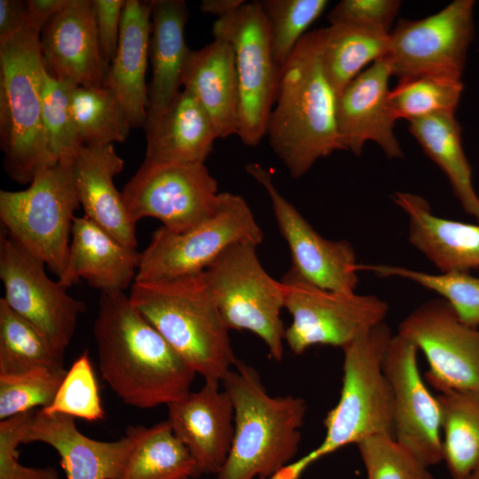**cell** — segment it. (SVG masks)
<instances>
[{"label": "cell", "instance_id": "26", "mask_svg": "<svg viewBox=\"0 0 479 479\" xmlns=\"http://www.w3.org/2000/svg\"><path fill=\"white\" fill-rule=\"evenodd\" d=\"M182 89L190 92L210 118L218 138L237 135L239 82L232 45L221 38L186 59Z\"/></svg>", "mask_w": 479, "mask_h": 479}, {"label": "cell", "instance_id": "32", "mask_svg": "<svg viewBox=\"0 0 479 479\" xmlns=\"http://www.w3.org/2000/svg\"><path fill=\"white\" fill-rule=\"evenodd\" d=\"M200 475L187 448L169 423L137 425V438L118 479H187Z\"/></svg>", "mask_w": 479, "mask_h": 479}, {"label": "cell", "instance_id": "18", "mask_svg": "<svg viewBox=\"0 0 479 479\" xmlns=\"http://www.w3.org/2000/svg\"><path fill=\"white\" fill-rule=\"evenodd\" d=\"M392 70L387 57L354 78L337 96V126L345 150L360 156L367 141L376 143L389 159L403 158L394 133L397 121L389 102Z\"/></svg>", "mask_w": 479, "mask_h": 479}, {"label": "cell", "instance_id": "20", "mask_svg": "<svg viewBox=\"0 0 479 479\" xmlns=\"http://www.w3.org/2000/svg\"><path fill=\"white\" fill-rule=\"evenodd\" d=\"M47 70L76 86H106L109 65L98 36L92 0H70L40 35Z\"/></svg>", "mask_w": 479, "mask_h": 479}, {"label": "cell", "instance_id": "11", "mask_svg": "<svg viewBox=\"0 0 479 479\" xmlns=\"http://www.w3.org/2000/svg\"><path fill=\"white\" fill-rule=\"evenodd\" d=\"M281 281L286 289L285 309L292 316L285 342L295 355L315 345L343 349L384 322L389 311L388 303L376 295L323 289L291 271Z\"/></svg>", "mask_w": 479, "mask_h": 479}, {"label": "cell", "instance_id": "47", "mask_svg": "<svg viewBox=\"0 0 479 479\" xmlns=\"http://www.w3.org/2000/svg\"><path fill=\"white\" fill-rule=\"evenodd\" d=\"M316 461L310 452L304 456L285 464L267 479H300L305 470Z\"/></svg>", "mask_w": 479, "mask_h": 479}, {"label": "cell", "instance_id": "3", "mask_svg": "<svg viewBox=\"0 0 479 479\" xmlns=\"http://www.w3.org/2000/svg\"><path fill=\"white\" fill-rule=\"evenodd\" d=\"M221 383L232 402L234 434L216 479H267L294 459L306 402L293 395H270L255 369L240 360Z\"/></svg>", "mask_w": 479, "mask_h": 479}, {"label": "cell", "instance_id": "38", "mask_svg": "<svg viewBox=\"0 0 479 479\" xmlns=\"http://www.w3.org/2000/svg\"><path fill=\"white\" fill-rule=\"evenodd\" d=\"M270 35L274 61L281 72L309 27L325 12L326 0L260 1Z\"/></svg>", "mask_w": 479, "mask_h": 479}, {"label": "cell", "instance_id": "30", "mask_svg": "<svg viewBox=\"0 0 479 479\" xmlns=\"http://www.w3.org/2000/svg\"><path fill=\"white\" fill-rule=\"evenodd\" d=\"M389 50V33L380 29L349 24L323 28L322 65L337 96L367 65L387 57Z\"/></svg>", "mask_w": 479, "mask_h": 479}, {"label": "cell", "instance_id": "46", "mask_svg": "<svg viewBox=\"0 0 479 479\" xmlns=\"http://www.w3.org/2000/svg\"><path fill=\"white\" fill-rule=\"evenodd\" d=\"M70 0H27L26 25L41 35V33L57 13L67 5Z\"/></svg>", "mask_w": 479, "mask_h": 479}, {"label": "cell", "instance_id": "48", "mask_svg": "<svg viewBox=\"0 0 479 479\" xmlns=\"http://www.w3.org/2000/svg\"><path fill=\"white\" fill-rule=\"evenodd\" d=\"M246 2L244 0H203L200 4V11L216 15L219 19L233 13Z\"/></svg>", "mask_w": 479, "mask_h": 479}, {"label": "cell", "instance_id": "7", "mask_svg": "<svg viewBox=\"0 0 479 479\" xmlns=\"http://www.w3.org/2000/svg\"><path fill=\"white\" fill-rule=\"evenodd\" d=\"M80 200L69 166L40 170L22 191H0L3 229L41 260L66 287L78 280L70 268L75 212Z\"/></svg>", "mask_w": 479, "mask_h": 479}, {"label": "cell", "instance_id": "49", "mask_svg": "<svg viewBox=\"0 0 479 479\" xmlns=\"http://www.w3.org/2000/svg\"><path fill=\"white\" fill-rule=\"evenodd\" d=\"M468 479H479V467H477L468 477Z\"/></svg>", "mask_w": 479, "mask_h": 479}, {"label": "cell", "instance_id": "10", "mask_svg": "<svg viewBox=\"0 0 479 479\" xmlns=\"http://www.w3.org/2000/svg\"><path fill=\"white\" fill-rule=\"evenodd\" d=\"M214 38L232 47L239 82L237 136L247 146H257L266 136L280 79L271 48L268 25L260 1L246 2L233 13L217 19Z\"/></svg>", "mask_w": 479, "mask_h": 479}, {"label": "cell", "instance_id": "9", "mask_svg": "<svg viewBox=\"0 0 479 479\" xmlns=\"http://www.w3.org/2000/svg\"><path fill=\"white\" fill-rule=\"evenodd\" d=\"M263 231L246 200L220 192L216 211L183 232L161 226L141 253L135 282L175 279L203 272L226 249L243 242L259 246Z\"/></svg>", "mask_w": 479, "mask_h": 479}, {"label": "cell", "instance_id": "40", "mask_svg": "<svg viewBox=\"0 0 479 479\" xmlns=\"http://www.w3.org/2000/svg\"><path fill=\"white\" fill-rule=\"evenodd\" d=\"M67 370L38 367L12 374H0V420L50 405Z\"/></svg>", "mask_w": 479, "mask_h": 479}, {"label": "cell", "instance_id": "21", "mask_svg": "<svg viewBox=\"0 0 479 479\" xmlns=\"http://www.w3.org/2000/svg\"><path fill=\"white\" fill-rule=\"evenodd\" d=\"M167 407V421L200 475H216L228 458L234 434V410L228 393L219 382L204 381L198 391Z\"/></svg>", "mask_w": 479, "mask_h": 479}, {"label": "cell", "instance_id": "45", "mask_svg": "<svg viewBox=\"0 0 479 479\" xmlns=\"http://www.w3.org/2000/svg\"><path fill=\"white\" fill-rule=\"evenodd\" d=\"M27 22V4L20 0H0V42L20 32Z\"/></svg>", "mask_w": 479, "mask_h": 479}, {"label": "cell", "instance_id": "28", "mask_svg": "<svg viewBox=\"0 0 479 479\" xmlns=\"http://www.w3.org/2000/svg\"><path fill=\"white\" fill-rule=\"evenodd\" d=\"M217 135L206 111L181 90L160 121L145 131V157L151 162L205 163Z\"/></svg>", "mask_w": 479, "mask_h": 479}, {"label": "cell", "instance_id": "15", "mask_svg": "<svg viewBox=\"0 0 479 479\" xmlns=\"http://www.w3.org/2000/svg\"><path fill=\"white\" fill-rule=\"evenodd\" d=\"M399 335L415 344L435 389L479 393V327L467 326L443 298L422 302L400 323Z\"/></svg>", "mask_w": 479, "mask_h": 479}, {"label": "cell", "instance_id": "24", "mask_svg": "<svg viewBox=\"0 0 479 479\" xmlns=\"http://www.w3.org/2000/svg\"><path fill=\"white\" fill-rule=\"evenodd\" d=\"M153 1L126 0L119 44L109 66L106 86L122 105L131 128L146 122L148 88L145 83L150 51Z\"/></svg>", "mask_w": 479, "mask_h": 479}, {"label": "cell", "instance_id": "23", "mask_svg": "<svg viewBox=\"0 0 479 479\" xmlns=\"http://www.w3.org/2000/svg\"><path fill=\"white\" fill-rule=\"evenodd\" d=\"M392 198L408 216L409 242L440 272L479 270V222L437 216L428 201L415 193L397 192Z\"/></svg>", "mask_w": 479, "mask_h": 479}, {"label": "cell", "instance_id": "44", "mask_svg": "<svg viewBox=\"0 0 479 479\" xmlns=\"http://www.w3.org/2000/svg\"><path fill=\"white\" fill-rule=\"evenodd\" d=\"M92 3L101 52L110 66L119 44L122 15L126 0H92Z\"/></svg>", "mask_w": 479, "mask_h": 479}, {"label": "cell", "instance_id": "8", "mask_svg": "<svg viewBox=\"0 0 479 479\" xmlns=\"http://www.w3.org/2000/svg\"><path fill=\"white\" fill-rule=\"evenodd\" d=\"M256 247L249 242L232 245L202 274L227 328L255 334L279 362L284 356L281 310L286 289L264 270Z\"/></svg>", "mask_w": 479, "mask_h": 479}, {"label": "cell", "instance_id": "41", "mask_svg": "<svg viewBox=\"0 0 479 479\" xmlns=\"http://www.w3.org/2000/svg\"><path fill=\"white\" fill-rule=\"evenodd\" d=\"M357 446L367 479H434L428 467L390 436H373Z\"/></svg>", "mask_w": 479, "mask_h": 479}, {"label": "cell", "instance_id": "6", "mask_svg": "<svg viewBox=\"0 0 479 479\" xmlns=\"http://www.w3.org/2000/svg\"><path fill=\"white\" fill-rule=\"evenodd\" d=\"M392 337L381 322L342 349L340 398L325 418L323 441L310 451L316 460L373 436L394 437V397L383 371Z\"/></svg>", "mask_w": 479, "mask_h": 479}, {"label": "cell", "instance_id": "27", "mask_svg": "<svg viewBox=\"0 0 479 479\" xmlns=\"http://www.w3.org/2000/svg\"><path fill=\"white\" fill-rule=\"evenodd\" d=\"M140 255L86 216L75 217L69 261L78 281L84 279L100 293H124L135 282Z\"/></svg>", "mask_w": 479, "mask_h": 479}, {"label": "cell", "instance_id": "33", "mask_svg": "<svg viewBox=\"0 0 479 479\" xmlns=\"http://www.w3.org/2000/svg\"><path fill=\"white\" fill-rule=\"evenodd\" d=\"M71 111L83 145L124 142L131 129L129 119L106 86H75Z\"/></svg>", "mask_w": 479, "mask_h": 479}, {"label": "cell", "instance_id": "31", "mask_svg": "<svg viewBox=\"0 0 479 479\" xmlns=\"http://www.w3.org/2000/svg\"><path fill=\"white\" fill-rule=\"evenodd\" d=\"M444 460L452 479H468L479 467V393L442 389Z\"/></svg>", "mask_w": 479, "mask_h": 479}, {"label": "cell", "instance_id": "43", "mask_svg": "<svg viewBox=\"0 0 479 479\" xmlns=\"http://www.w3.org/2000/svg\"><path fill=\"white\" fill-rule=\"evenodd\" d=\"M401 4L398 0H342L329 12L327 20L330 25L349 24L390 33Z\"/></svg>", "mask_w": 479, "mask_h": 479}, {"label": "cell", "instance_id": "2", "mask_svg": "<svg viewBox=\"0 0 479 479\" xmlns=\"http://www.w3.org/2000/svg\"><path fill=\"white\" fill-rule=\"evenodd\" d=\"M323 28L308 32L281 69L266 136L290 176H304L317 161L345 150L337 126V93L321 59Z\"/></svg>", "mask_w": 479, "mask_h": 479}, {"label": "cell", "instance_id": "5", "mask_svg": "<svg viewBox=\"0 0 479 479\" xmlns=\"http://www.w3.org/2000/svg\"><path fill=\"white\" fill-rule=\"evenodd\" d=\"M46 72L40 35L25 27L0 42V140L4 167L20 185L30 184L43 169L56 164L42 121Z\"/></svg>", "mask_w": 479, "mask_h": 479}, {"label": "cell", "instance_id": "16", "mask_svg": "<svg viewBox=\"0 0 479 479\" xmlns=\"http://www.w3.org/2000/svg\"><path fill=\"white\" fill-rule=\"evenodd\" d=\"M246 171L267 192L279 232L289 248V271L318 287L355 293L359 263L352 245L346 240L323 238L278 190L272 173L259 163L247 164Z\"/></svg>", "mask_w": 479, "mask_h": 479}, {"label": "cell", "instance_id": "17", "mask_svg": "<svg viewBox=\"0 0 479 479\" xmlns=\"http://www.w3.org/2000/svg\"><path fill=\"white\" fill-rule=\"evenodd\" d=\"M418 349L397 334L387 349L383 371L394 397V437L424 466L444 460L441 413L417 363Z\"/></svg>", "mask_w": 479, "mask_h": 479}, {"label": "cell", "instance_id": "25", "mask_svg": "<svg viewBox=\"0 0 479 479\" xmlns=\"http://www.w3.org/2000/svg\"><path fill=\"white\" fill-rule=\"evenodd\" d=\"M188 8L184 0H153L150 60L152 79L145 132L161 118L181 91L184 67L191 50L185 38Z\"/></svg>", "mask_w": 479, "mask_h": 479}, {"label": "cell", "instance_id": "50", "mask_svg": "<svg viewBox=\"0 0 479 479\" xmlns=\"http://www.w3.org/2000/svg\"><path fill=\"white\" fill-rule=\"evenodd\" d=\"M187 479H192V478H187Z\"/></svg>", "mask_w": 479, "mask_h": 479}, {"label": "cell", "instance_id": "4", "mask_svg": "<svg viewBox=\"0 0 479 479\" xmlns=\"http://www.w3.org/2000/svg\"><path fill=\"white\" fill-rule=\"evenodd\" d=\"M129 298L179 357L204 381L221 383L237 362L203 274L134 282Z\"/></svg>", "mask_w": 479, "mask_h": 479}, {"label": "cell", "instance_id": "37", "mask_svg": "<svg viewBox=\"0 0 479 479\" xmlns=\"http://www.w3.org/2000/svg\"><path fill=\"white\" fill-rule=\"evenodd\" d=\"M75 86L55 77L46 68L42 91L44 135L53 162L67 166L83 146L71 111V93Z\"/></svg>", "mask_w": 479, "mask_h": 479}, {"label": "cell", "instance_id": "35", "mask_svg": "<svg viewBox=\"0 0 479 479\" xmlns=\"http://www.w3.org/2000/svg\"><path fill=\"white\" fill-rule=\"evenodd\" d=\"M463 91L461 79L438 75L400 78L390 90L389 102L397 119L408 122L431 115L455 114Z\"/></svg>", "mask_w": 479, "mask_h": 479}, {"label": "cell", "instance_id": "14", "mask_svg": "<svg viewBox=\"0 0 479 479\" xmlns=\"http://www.w3.org/2000/svg\"><path fill=\"white\" fill-rule=\"evenodd\" d=\"M475 1L455 0L435 14L400 20L390 31L387 56L399 79L438 75L461 79L475 36Z\"/></svg>", "mask_w": 479, "mask_h": 479}, {"label": "cell", "instance_id": "22", "mask_svg": "<svg viewBox=\"0 0 479 479\" xmlns=\"http://www.w3.org/2000/svg\"><path fill=\"white\" fill-rule=\"evenodd\" d=\"M124 161L113 144L83 145L69 165L84 216L122 245L136 248V224L130 219L114 177Z\"/></svg>", "mask_w": 479, "mask_h": 479}, {"label": "cell", "instance_id": "36", "mask_svg": "<svg viewBox=\"0 0 479 479\" xmlns=\"http://www.w3.org/2000/svg\"><path fill=\"white\" fill-rule=\"evenodd\" d=\"M381 278L398 277L434 291L446 301L461 322L479 327V278L467 271L428 273L402 266L359 264Z\"/></svg>", "mask_w": 479, "mask_h": 479}, {"label": "cell", "instance_id": "1", "mask_svg": "<svg viewBox=\"0 0 479 479\" xmlns=\"http://www.w3.org/2000/svg\"><path fill=\"white\" fill-rule=\"evenodd\" d=\"M93 335L101 377L124 404L150 409L191 392L194 371L123 292L100 293Z\"/></svg>", "mask_w": 479, "mask_h": 479}, {"label": "cell", "instance_id": "34", "mask_svg": "<svg viewBox=\"0 0 479 479\" xmlns=\"http://www.w3.org/2000/svg\"><path fill=\"white\" fill-rule=\"evenodd\" d=\"M38 367L66 370L63 357L44 336L0 299V374Z\"/></svg>", "mask_w": 479, "mask_h": 479}, {"label": "cell", "instance_id": "13", "mask_svg": "<svg viewBox=\"0 0 479 479\" xmlns=\"http://www.w3.org/2000/svg\"><path fill=\"white\" fill-rule=\"evenodd\" d=\"M44 263L27 251L4 229L0 233V279L4 300L30 323L60 357L70 344L82 301L71 296L64 285L45 272Z\"/></svg>", "mask_w": 479, "mask_h": 479}, {"label": "cell", "instance_id": "42", "mask_svg": "<svg viewBox=\"0 0 479 479\" xmlns=\"http://www.w3.org/2000/svg\"><path fill=\"white\" fill-rule=\"evenodd\" d=\"M34 410L0 422V479H59L52 467H30L19 459L18 447L23 444L25 428Z\"/></svg>", "mask_w": 479, "mask_h": 479}, {"label": "cell", "instance_id": "12", "mask_svg": "<svg viewBox=\"0 0 479 479\" xmlns=\"http://www.w3.org/2000/svg\"><path fill=\"white\" fill-rule=\"evenodd\" d=\"M220 192L205 163L144 160L122 194L135 224L152 217L170 232H183L214 214Z\"/></svg>", "mask_w": 479, "mask_h": 479}, {"label": "cell", "instance_id": "29", "mask_svg": "<svg viewBox=\"0 0 479 479\" xmlns=\"http://www.w3.org/2000/svg\"><path fill=\"white\" fill-rule=\"evenodd\" d=\"M409 131L447 177L464 211L479 222V196L473 185L472 168L463 149L461 128L455 114L410 121Z\"/></svg>", "mask_w": 479, "mask_h": 479}, {"label": "cell", "instance_id": "19", "mask_svg": "<svg viewBox=\"0 0 479 479\" xmlns=\"http://www.w3.org/2000/svg\"><path fill=\"white\" fill-rule=\"evenodd\" d=\"M137 438V426H130L119 440H95L77 428L75 418L39 410L25 428L23 444L40 442L51 446L67 479H118Z\"/></svg>", "mask_w": 479, "mask_h": 479}, {"label": "cell", "instance_id": "39", "mask_svg": "<svg viewBox=\"0 0 479 479\" xmlns=\"http://www.w3.org/2000/svg\"><path fill=\"white\" fill-rule=\"evenodd\" d=\"M40 410L46 414L60 413L87 421L104 420L105 411L87 350L67 370L52 403Z\"/></svg>", "mask_w": 479, "mask_h": 479}]
</instances>
